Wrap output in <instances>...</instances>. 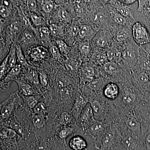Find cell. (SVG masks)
<instances>
[{
	"label": "cell",
	"mask_w": 150,
	"mask_h": 150,
	"mask_svg": "<svg viewBox=\"0 0 150 150\" xmlns=\"http://www.w3.org/2000/svg\"><path fill=\"white\" fill-rule=\"evenodd\" d=\"M134 41L141 46L150 43V34L147 28L139 22L135 23L132 28Z\"/></svg>",
	"instance_id": "obj_7"
},
{
	"label": "cell",
	"mask_w": 150,
	"mask_h": 150,
	"mask_svg": "<svg viewBox=\"0 0 150 150\" xmlns=\"http://www.w3.org/2000/svg\"><path fill=\"white\" fill-rule=\"evenodd\" d=\"M74 119H75V118L70 112L69 113L67 112H64L60 115V123L64 126H69L73 124L72 122Z\"/></svg>",
	"instance_id": "obj_27"
},
{
	"label": "cell",
	"mask_w": 150,
	"mask_h": 150,
	"mask_svg": "<svg viewBox=\"0 0 150 150\" xmlns=\"http://www.w3.org/2000/svg\"><path fill=\"white\" fill-rule=\"evenodd\" d=\"M46 118L44 114H35L32 118V123L33 126L37 129H40L44 127L46 123Z\"/></svg>",
	"instance_id": "obj_22"
},
{
	"label": "cell",
	"mask_w": 150,
	"mask_h": 150,
	"mask_svg": "<svg viewBox=\"0 0 150 150\" xmlns=\"http://www.w3.org/2000/svg\"><path fill=\"white\" fill-rule=\"evenodd\" d=\"M48 51L45 47L41 46H33L29 52V57L32 62H40L46 59Z\"/></svg>",
	"instance_id": "obj_14"
},
{
	"label": "cell",
	"mask_w": 150,
	"mask_h": 150,
	"mask_svg": "<svg viewBox=\"0 0 150 150\" xmlns=\"http://www.w3.org/2000/svg\"><path fill=\"white\" fill-rule=\"evenodd\" d=\"M118 1H123V0H118Z\"/></svg>",
	"instance_id": "obj_54"
},
{
	"label": "cell",
	"mask_w": 150,
	"mask_h": 150,
	"mask_svg": "<svg viewBox=\"0 0 150 150\" xmlns=\"http://www.w3.org/2000/svg\"><path fill=\"white\" fill-rule=\"evenodd\" d=\"M19 134L15 129L4 124H0V149H12Z\"/></svg>",
	"instance_id": "obj_5"
},
{
	"label": "cell",
	"mask_w": 150,
	"mask_h": 150,
	"mask_svg": "<svg viewBox=\"0 0 150 150\" xmlns=\"http://www.w3.org/2000/svg\"><path fill=\"white\" fill-rule=\"evenodd\" d=\"M134 67L135 69L142 70L148 73L150 71V56L144 49L139 50L138 61Z\"/></svg>",
	"instance_id": "obj_13"
},
{
	"label": "cell",
	"mask_w": 150,
	"mask_h": 150,
	"mask_svg": "<svg viewBox=\"0 0 150 150\" xmlns=\"http://www.w3.org/2000/svg\"><path fill=\"white\" fill-rule=\"evenodd\" d=\"M8 67L10 70L12 67L17 64V59L16 51L15 47H12L8 54Z\"/></svg>",
	"instance_id": "obj_28"
},
{
	"label": "cell",
	"mask_w": 150,
	"mask_h": 150,
	"mask_svg": "<svg viewBox=\"0 0 150 150\" xmlns=\"http://www.w3.org/2000/svg\"><path fill=\"white\" fill-rule=\"evenodd\" d=\"M69 146L71 150L87 149L88 144L85 138L80 135H75L72 137L69 142Z\"/></svg>",
	"instance_id": "obj_15"
},
{
	"label": "cell",
	"mask_w": 150,
	"mask_h": 150,
	"mask_svg": "<svg viewBox=\"0 0 150 150\" xmlns=\"http://www.w3.org/2000/svg\"><path fill=\"white\" fill-rule=\"evenodd\" d=\"M40 36L41 40L43 41H46L49 39L51 34L50 28L45 26H40L39 29Z\"/></svg>",
	"instance_id": "obj_32"
},
{
	"label": "cell",
	"mask_w": 150,
	"mask_h": 150,
	"mask_svg": "<svg viewBox=\"0 0 150 150\" xmlns=\"http://www.w3.org/2000/svg\"><path fill=\"white\" fill-rule=\"evenodd\" d=\"M76 126L74 124H71L69 126L63 127L58 133V137L61 139H66L75 133Z\"/></svg>",
	"instance_id": "obj_20"
},
{
	"label": "cell",
	"mask_w": 150,
	"mask_h": 150,
	"mask_svg": "<svg viewBox=\"0 0 150 150\" xmlns=\"http://www.w3.org/2000/svg\"><path fill=\"white\" fill-rule=\"evenodd\" d=\"M104 2H107L109 1V0H102Z\"/></svg>",
	"instance_id": "obj_52"
},
{
	"label": "cell",
	"mask_w": 150,
	"mask_h": 150,
	"mask_svg": "<svg viewBox=\"0 0 150 150\" xmlns=\"http://www.w3.org/2000/svg\"><path fill=\"white\" fill-rule=\"evenodd\" d=\"M26 74V77L28 81L33 85L35 87L38 86L40 84L39 80V74L38 73L37 71L35 69L33 68H29Z\"/></svg>",
	"instance_id": "obj_19"
},
{
	"label": "cell",
	"mask_w": 150,
	"mask_h": 150,
	"mask_svg": "<svg viewBox=\"0 0 150 150\" xmlns=\"http://www.w3.org/2000/svg\"><path fill=\"white\" fill-rule=\"evenodd\" d=\"M120 91V87L118 83L110 81L105 85L103 88L102 93L105 99L113 101L119 96Z\"/></svg>",
	"instance_id": "obj_11"
},
{
	"label": "cell",
	"mask_w": 150,
	"mask_h": 150,
	"mask_svg": "<svg viewBox=\"0 0 150 150\" xmlns=\"http://www.w3.org/2000/svg\"><path fill=\"white\" fill-rule=\"evenodd\" d=\"M117 10L119 13L123 15V16L127 17L130 15L129 10L124 6H120L117 7Z\"/></svg>",
	"instance_id": "obj_45"
},
{
	"label": "cell",
	"mask_w": 150,
	"mask_h": 150,
	"mask_svg": "<svg viewBox=\"0 0 150 150\" xmlns=\"http://www.w3.org/2000/svg\"><path fill=\"white\" fill-rule=\"evenodd\" d=\"M88 103L89 99L83 93L78 92L75 96L73 107L70 112L76 121H77L82 111Z\"/></svg>",
	"instance_id": "obj_8"
},
{
	"label": "cell",
	"mask_w": 150,
	"mask_h": 150,
	"mask_svg": "<svg viewBox=\"0 0 150 150\" xmlns=\"http://www.w3.org/2000/svg\"><path fill=\"white\" fill-rule=\"evenodd\" d=\"M94 69L93 68L91 67H85L83 69V76L86 81L89 82L94 79L95 76Z\"/></svg>",
	"instance_id": "obj_29"
},
{
	"label": "cell",
	"mask_w": 150,
	"mask_h": 150,
	"mask_svg": "<svg viewBox=\"0 0 150 150\" xmlns=\"http://www.w3.org/2000/svg\"><path fill=\"white\" fill-rule=\"evenodd\" d=\"M23 25L19 21H15L12 23L8 27L9 35L12 40L17 39L22 33Z\"/></svg>",
	"instance_id": "obj_16"
},
{
	"label": "cell",
	"mask_w": 150,
	"mask_h": 150,
	"mask_svg": "<svg viewBox=\"0 0 150 150\" xmlns=\"http://www.w3.org/2000/svg\"><path fill=\"white\" fill-rule=\"evenodd\" d=\"M103 68L104 71L108 74H113L118 71V67L115 62H107L103 64Z\"/></svg>",
	"instance_id": "obj_25"
},
{
	"label": "cell",
	"mask_w": 150,
	"mask_h": 150,
	"mask_svg": "<svg viewBox=\"0 0 150 150\" xmlns=\"http://www.w3.org/2000/svg\"><path fill=\"white\" fill-rule=\"evenodd\" d=\"M21 43L25 45H33L36 44V40L33 33L29 31H26L22 33Z\"/></svg>",
	"instance_id": "obj_24"
},
{
	"label": "cell",
	"mask_w": 150,
	"mask_h": 150,
	"mask_svg": "<svg viewBox=\"0 0 150 150\" xmlns=\"http://www.w3.org/2000/svg\"><path fill=\"white\" fill-rule=\"evenodd\" d=\"M118 124L123 150H146L143 141L127 132L123 126Z\"/></svg>",
	"instance_id": "obj_6"
},
{
	"label": "cell",
	"mask_w": 150,
	"mask_h": 150,
	"mask_svg": "<svg viewBox=\"0 0 150 150\" xmlns=\"http://www.w3.org/2000/svg\"><path fill=\"white\" fill-rule=\"evenodd\" d=\"M108 60L107 55L104 53L100 54L97 56L96 61L100 64H103Z\"/></svg>",
	"instance_id": "obj_44"
},
{
	"label": "cell",
	"mask_w": 150,
	"mask_h": 150,
	"mask_svg": "<svg viewBox=\"0 0 150 150\" xmlns=\"http://www.w3.org/2000/svg\"><path fill=\"white\" fill-rule=\"evenodd\" d=\"M9 52H7L5 49L2 48L0 46V64L3 62L8 54Z\"/></svg>",
	"instance_id": "obj_47"
},
{
	"label": "cell",
	"mask_w": 150,
	"mask_h": 150,
	"mask_svg": "<svg viewBox=\"0 0 150 150\" xmlns=\"http://www.w3.org/2000/svg\"><path fill=\"white\" fill-rule=\"evenodd\" d=\"M95 120L93 111L89 102L82 111L76 122L81 127L82 131L85 132Z\"/></svg>",
	"instance_id": "obj_9"
},
{
	"label": "cell",
	"mask_w": 150,
	"mask_h": 150,
	"mask_svg": "<svg viewBox=\"0 0 150 150\" xmlns=\"http://www.w3.org/2000/svg\"><path fill=\"white\" fill-rule=\"evenodd\" d=\"M100 150H123L118 123H112L101 140Z\"/></svg>",
	"instance_id": "obj_3"
},
{
	"label": "cell",
	"mask_w": 150,
	"mask_h": 150,
	"mask_svg": "<svg viewBox=\"0 0 150 150\" xmlns=\"http://www.w3.org/2000/svg\"><path fill=\"white\" fill-rule=\"evenodd\" d=\"M89 103L95 119L109 124L117 122L119 110L113 101L105 99L102 93L97 94Z\"/></svg>",
	"instance_id": "obj_1"
},
{
	"label": "cell",
	"mask_w": 150,
	"mask_h": 150,
	"mask_svg": "<svg viewBox=\"0 0 150 150\" xmlns=\"http://www.w3.org/2000/svg\"><path fill=\"white\" fill-rule=\"evenodd\" d=\"M11 83H6L0 79V93L4 92L8 89Z\"/></svg>",
	"instance_id": "obj_46"
},
{
	"label": "cell",
	"mask_w": 150,
	"mask_h": 150,
	"mask_svg": "<svg viewBox=\"0 0 150 150\" xmlns=\"http://www.w3.org/2000/svg\"><path fill=\"white\" fill-rule=\"evenodd\" d=\"M56 46L59 48L62 54H66L68 50V46L64 41L61 40H57L56 41Z\"/></svg>",
	"instance_id": "obj_38"
},
{
	"label": "cell",
	"mask_w": 150,
	"mask_h": 150,
	"mask_svg": "<svg viewBox=\"0 0 150 150\" xmlns=\"http://www.w3.org/2000/svg\"><path fill=\"white\" fill-rule=\"evenodd\" d=\"M18 86V91L23 96L39 94L36 88L29 82L19 77L14 81Z\"/></svg>",
	"instance_id": "obj_12"
},
{
	"label": "cell",
	"mask_w": 150,
	"mask_h": 150,
	"mask_svg": "<svg viewBox=\"0 0 150 150\" xmlns=\"http://www.w3.org/2000/svg\"><path fill=\"white\" fill-rule=\"evenodd\" d=\"M26 4L30 11L36 13L37 10L36 0H26Z\"/></svg>",
	"instance_id": "obj_41"
},
{
	"label": "cell",
	"mask_w": 150,
	"mask_h": 150,
	"mask_svg": "<svg viewBox=\"0 0 150 150\" xmlns=\"http://www.w3.org/2000/svg\"><path fill=\"white\" fill-rule=\"evenodd\" d=\"M4 24V22L3 21L2 18L0 16V33L2 29Z\"/></svg>",
	"instance_id": "obj_51"
},
{
	"label": "cell",
	"mask_w": 150,
	"mask_h": 150,
	"mask_svg": "<svg viewBox=\"0 0 150 150\" xmlns=\"http://www.w3.org/2000/svg\"><path fill=\"white\" fill-rule=\"evenodd\" d=\"M22 66L20 64H17L15 66L12 67L7 73L3 79V81L6 83H11L18 77L19 75L21 73Z\"/></svg>",
	"instance_id": "obj_17"
},
{
	"label": "cell",
	"mask_w": 150,
	"mask_h": 150,
	"mask_svg": "<svg viewBox=\"0 0 150 150\" xmlns=\"http://www.w3.org/2000/svg\"><path fill=\"white\" fill-rule=\"evenodd\" d=\"M137 0H123V3L126 5H130L134 4Z\"/></svg>",
	"instance_id": "obj_49"
},
{
	"label": "cell",
	"mask_w": 150,
	"mask_h": 150,
	"mask_svg": "<svg viewBox=\"0 0 150 150\" xmlns=\"http://www.w3.org/2000/svg\"><path fill=\"white\" fill-rule=\"evenodd\" d=\"M49 52L51 56L56 60H59L61 57V52L56 46H51L49 49Z\"/></svg>",
	"instance_id": "obj_39"
},
{
	"label": "cell",
	"mask_w": 150,
	"mask_h": 150,
	"mask_svg": "<svg viewBox=\"0 0 150 150\" xmlns=\"http://www.w3.org/2000/svg\"><path fill=\"white\" fill-rule=\"evenodd\" d=\"M79 50L81 54L83 56H87L88 55L90 50V46L88 43L83 42L79 44Z\"/></svg>",
	"instance_id": "obj_37"
},
{
	"label": "cell",
	"mask_w": 150,
	"mask_h": 150,
	"mask_svg": "<svg viewBox=\"0 0 150 150\" xmlns=\"http://www.w3.org/2000/svg\"><path fill=\"white\" fill-rule=\"evenodd\" d=\"M107 42L106 40L103 37L99 38L96 41V43L97 45L100 47H104L106 44Z\"/></svg>",
	"instance_id": "obj_48"
},
{
	"label": "cell",
	"mask_w": 150,
	"mask_h": 150,
	"mask_svg": "<svg viewBox=\"0 0 150 150\" xmlns=\"http://www.w3.org/2000/svg\"><path fill=\"white\" fill-rule=\"evenodd\" d=\"M33 109L35 114H44L46 111V106L44 103L39 102Z\"/></svg>",
	"instance_id": "obj_34"
},
{
	"label": "cell",
	"mask_w": 150,
	"mask_h": 150,
	"mask_svg": "<svg viewBox=\"0 0 150 150\" xmlns=\"http://www.w3.org/2000/svg\"><path fill=\"white\" fill-rule=\"evenodd\" d=\"M31 20L33 24L36 26H43L45 23V20L42 17L39 16L35 12H31L30 13Z\"/></svg>",
	"instance_id": "obj_31"
},
{
	"label": "cell",
	"mask_w": 150,
	"mask_h": 150,
	"mask_svg": "<svg viewBox=\"0 0 150 150\" xmlns=\"http://www.w3.org/2000/svg\"><path fill=\"white\" fill-rule=\"evenodd\" d=\"M15 48L17 62L18 64L21 65L22 67L28 68L29 66L25 57L21 46L20 44H17L15 46Z\"/></svg>",
	"instance_id": "obj_23"
},
{
	"label": "cell",
	"mask_w": 150,
	"mask_h": 150,
	"mask_svg": "<svg viewBox=\"0 0 150 150\" xmlns=\"http://www.w3.org/2000/svg\"><path fill=\"white\" fill-rule=\"evenodd\" d=\"M91 32V27L88 25H83L79 29V32L76 37L78 40H83L86 38Z\"/></svg>",
	"instance_id": "obj_26"
},
{
	"label": "cell",
	"mask_w": 150,
	"mask_h": 150,
	"mask_svg": "<svg viewBox=\"0 0 150 150\" xmlns=\"http://www.w3.org/2000/svg\"><path fill=\"white\" fill-rule=\"evenodd\" d=\"M54 7V2L51 0H48L43 3L42 5V10L46 13H49L53 10Z\"/></svg>",
	"instance_id": "obj_36"
},
{
	"label": "cell",
	"mask_w": 150,
	"mask_h": 150,
	"mask_svg": "<svg viewBox=\"0 0 150 150\" xmlns=\"http://www.w3.org/2000/svg\"><path fill=\"white\" fill-rule=\"evenodd\" d=\"M106 83L103 79H97L88 83L85 86L98 94L102 93L103 88Z\"/></svg>",
	"instance_id": "obj_18"
},
{
	"label": "cell",
	"mask_w": 150,
	"mask_h": 150,
	"mask_svg": "<svg viewBox=\"0 0 150 150\" xmlns=\"http://www.w3.org/2000/svg\"><path fill=\"white\" fill-rule=\"evenodd\" d=\"M120 87L119 96L113 101L118 110L131 108L144 100V95L131 82L118 83Z\"/></svg>",
	"instance_id": "obj_2"
},
{
	"label": "cell",
	"mask_w": 150,
	"mask_h": 150,
	"mask_svg": "<svg viewBox=\"0 0 150 150\" xmlns=\"http://www.w3.org/2000/svg\"><path fill=\"white\" fill-rule=\"evenodd\" d=\"M11 10L8 6L4 4L0 5V16L2 18H6L10 15Z\"/></svg>",
	"instance_id": "obj_35"
},
{
	"label": "cell",
	"mask_w": 150,
	"mask_h": 150,
	"mask_svg": "<svg viewBox=\"0 0 150 150\" xmlns=\"http://www.w3.org/2000/svg\"><path fill=\"white\" fill-rule=\"evenodd\" d=\"M114 21L117 24L121 25H126L127 24V20L126 18V17L123 16L121 14H116L114 15Z\"/></svg>",
	"instance_id": "obj_40"
},
{
	"label": "cell",
	"mask_w": 150,
	"mask_h": 150,
	"mask_svg": "<svg viewBox=\"0 0 150 150\" xmlns=\"http://www.w3.org/2000/svg\"><path fill=\"white\" fill-rule=\"evenodd\" d=\"M149 2V5L150 7V0H149V2Z\"/></svg>",
	"instance_id": "obj_53"
},
{
	"label": "cell",
	"mask_w": 150,
	"mask_h": 150,
	"mask_svg": "<svg viewBox=\"0 0 150 150\" xmlns=\"http://www.w3.org/2000/svg\"><path fill=\"white\" fill-rule=\"evenodd\" d=\"M9 71L8 67V56L0 64V79L3 80Z\"/></svg>",
	"instance_id": "obj_30"
},
{
	"label": "cell",
	"mask_w": 150,
	"mask_h": 150,
	"mask_svg": "<svg viewBox=\"0 0 150 150\" xmlns=\"http://www.w3.org/2000/svg\"><path fill=\"white\" fill-rule=\"evenodd\" d=\"M125 38V36L124 35H118L117 37V40H119V41H121V40H124Z\"/></svg>",
	"instance_id": "obj_50"
},
{
	"label": "cell",
	"mask_w": 150,
	"mask_h": 150,
	"mask_svg": "<svg viewBox=\"0 0 150 150\" xmlns=\"http://www.w3.org/2000/svg\"><path fill=\"white\" fill-rule=\"evenodd\" d=\"M39 80L40 85L43 86H46L48 85V79L46 74L43 72L39 73Z\"/></svg>",
	"instance_id": "obj_43"
},
{
	"label": "cell",
	"mask_w": 150,
	"mask_h": 150,
	"mask_svg": "<svg viewBox=\"0 0 150 150\" xmlns=\"http://www.w3.org/2000/svg\"><path fill=\"white\" fill-rule=\"evenodd\" d=\"M139 54V49L133 48H126L122 54L123 64L132 68L137 64Z\"/></svg>",
	"instance_id": "obj_10"
},
{
	"label": "cell",
	"mask_w": 150,
	"mask_h": 150,
	"mask_svg": "<svg viewBox=\"0 0 150 150\" xmlns=\"http://www.w3.org/2000/svg\"><path fill=\"white\" fill-rule=\"evenodd\" d=\"M58 17L63 21L69 22L71 21V17L69 13L64 9L61 8L58 12Z\"/></svg>",
	"instance_id": "obj_33"
},
{
	"label": "cell",
	"mask_w": 150,
	"mask_h": 150,
	"mask_svg": "<svg viewBox=\"0 0 150 150\" xmlns=\"http://www.w3.org/2000/svg\"><path fill=\"white\" fill-rule=\"evenodd\" d=\"M21 94L18 91L12 93L0 104V124H6L16 110Z\"/></svg>",
	"instance_id": "obj_4"
},
{
	"label": "cell",
	"mask_w": 150,
	"mask_h": 150,
	"mask_svg": "<svg viewBox=\"0 0 150 150\" xmlns=\"http://www.w3.org/2000/svg\"><path fill=\"white\" fill-rule=\"evenodd\" d=\"M144 144L146 150H150V125L147 132L145 135L144 139Z\"/></svg>",
	"instance_id": "obj_42"
},
{
	"label": "cell",
	"mask_w": 150,
	"mask_h": 150,
	"mask_svg": "<svg viewBox=\"0 0 150 150\" xmlns=\"http://www.w3.org/2000/svg\"><path fill=\"white\" fill-rule=\"evenodd\" d=\"M23 101L25 105L30 109H33L39 102L41 96L39 94L23 96Z\"/></svg>",
	"instance_id": "obj_21"
}]
</instances>
